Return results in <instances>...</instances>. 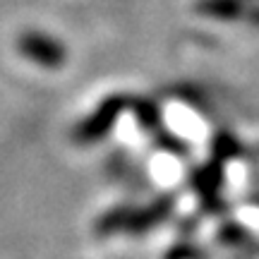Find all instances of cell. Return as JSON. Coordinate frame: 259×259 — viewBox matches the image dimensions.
<instances>
[{"label": "cell", "instance_id": "obj_1", "mask_svg": "<svg viewBox=\"0 0 259 259\" xmlns=\"http://www.w3.org/2000/svg\"><path fill=\"white\" fill-rule=\"evenodd\" d=\"M19 51L27 58H31L34 63L44 65V67H58L63 63V46L51 36H46V34H36V31L22 34Z\"/></svg>", "mask_w": 259, "mask_h": 259}, {"label": "cell", "instance_id": "obj_2", "mask_svg": "<svg viewBox=\"0 0 259 259\" xmlns=\"http://www.w3.org/2000/svg\"><path fill=\"white\" fill-rule=\"evenodd\" d=\"M115 113H118V101H111L106 103V106H101V111L94 115L89 122H84L82 127V137L84 139H96L101 137L106 130L113 125V120H115Z\"/></svg>", "mask_w": 259, "mask_h": 259}]
</instances>
